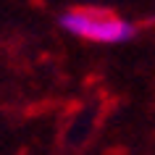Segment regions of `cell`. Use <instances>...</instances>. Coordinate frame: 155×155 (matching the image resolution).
<instances>
[{
    "label": "cell",
    "instance_id": "obj_1",
    "mask_svg": "<svg viewBox=\"0 0 155 155\" xmlns=\"http://www.w3.org/2000/svg\"><path fill=\"white\" fill-rule=\"evenodd\" d=\"M66 32H71L79 40L105 42V45H121L137 34V26L126 18L116 16L105 8H71L58 18Z\"/></svg>",
    "mask_w": 155,
    "mask_h": 155
}]
</instances>
